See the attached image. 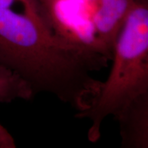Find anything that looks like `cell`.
Returning a JSON list of instances; mask_svg holds the SVG:
<instances>
[{"instance_id": "cell-6", "label": "cell", "mask_w": 148, "mask_h": 148, "mask_svg": "<svg viewBox=\"0 0 148 148\" xmlns=\"http://www.w3.org/2000/svg\"><path fill=\"white\" fill-rule=\"evenodd\" d=\"M23 0H0V9L11 8L16 3H22Z\"/></svg>"}, {"instance_id": "cell-4", "label": "cell", "mask_w": 148, "mask_h": 148, "mask_svg": "<svg viewBox=\"0 0 148 148\" xmlns=\"http://www.w3.org/2000/svg\"><path fill=\"white\" fill-rule=\"evenodd\" d=\"M34 90L18 74L0 64V102L10 103L16 99L30 100Z\"/></svg>"}, {"instance_id": "cell-5", "label": "cell", "mask_w": 148, "mask_h": 148, "mask_svg": "<svg viewBox=\"0 0 148 148\" xmlns=\"http://www.w3.org/2000/svg\"><path fill=\"white\" fill-rule=\"evenodd\" d=\"M16 144L13 137L8 130L0 124V148H14Z\"/></svg>"}, {"instance_id": "cell-3", "label": "cell", "mask_w": 148, "mask_h": 148, "mask_svg": "<svg viewBox=\"0 0 148 148\" xmlns=\"http://www.w3.org/2000/svg\"><path fill=\"white\" fill-rule=\"evenodd\" d=\"M123 148L148 147V92L130 100L114 116Z\"/></svg>"}, {"instance_id": "cell-1", "label": "cell", "mask_w": 148, "mask_h": 148, "mask_svg": "<svg viewBox=\"0 0 148 148\" xmlns=\"http://www.w3.org/2000/svg\"><path fill=\"white\" fill-rule=\"evenodd\" d=\"M23 10L0 9V64L15 72L34 94L48 92L77 112L91 106L101 81L92 75L108 66V56L53 32L36 0H24Z\"/></svg>"}, {"instance_id": "cell-2", "label": "cell", "mask_w": 148, "mask_h": 148, "mask_svg": "<svg viewBox=\"0 0 148 148\" xmlns=\"http://www.w3.org/2000/svg\"><path fill=\"white\" fill-rule=\"evenodd\" d=\"M113 64L108 78L87 110L77 112V119L91 125L88 139L96 143L107 116H115L133 98L148 92V0H134L114 45Z\"/></svg>"}]
</instances>
